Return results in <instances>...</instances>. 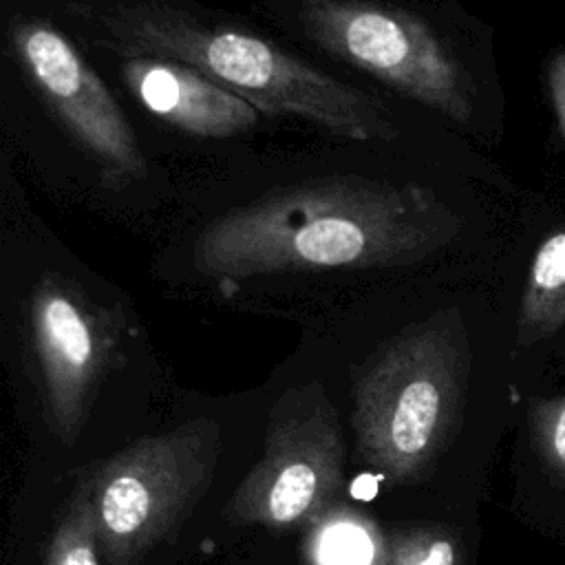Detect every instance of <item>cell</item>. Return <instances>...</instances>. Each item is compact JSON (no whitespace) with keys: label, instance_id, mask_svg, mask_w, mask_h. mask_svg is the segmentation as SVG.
Masks as SVG:
<instances>
[{"label":"cell","instance_id":"obj_4","mask_svg":"<svg viewBox=\"0 0 565 565\" xmlns=\"http://www.w3.org/2000/svg\"><path fill=\"white\" fill-rule=\"evenodd\" d=\"M278 22L404 99L468 124L477 86L455 44L406 0H267Z\"/></svg>","mask_w":565,"mask_h":565},{"label":"cell","instance_id":"obj_10","mask_svg":"<svg viewBox=\"0 0 565 565\" xmlns=\"http://www.w3.org/2000/svg\"><path fill=\"white\" fill-rule=\"evenodd\" d=\"M516 342L527 347L565 327V230L550 234L534 252L519 305Z\"/></svg>","mask_w":565,"mask_h":565},{"label":"cell","instance_id":"obj_14","mask_svg":"<svg viewBox=\"0 0 565 565\" xmlns=\"http://www.w3.org/2000/svg\"><path fill=\"white\" fill-rule=\"evenodd\" d=\"M369 530L349 519H333L316 534V561L320 565H369L373 558Z\"/></svg>","mask_w":565,"mask_h":565},{"label":"cell","instance_id":"obj_7","mask_svg":"<svg viewBox=\"0 0 565 565\" xmlns=\"http://www.w3.org/2000/svg\"><path fill=\"white\" fill-rule=\"evenodd\" d=\"M22 309L51 430L73 444L90 397L117 351L121 313L95 291V276L62 249L18 258Z\"/></svg>","mask_w":565,"mask_h":565},{"label":"cell","instance_id":"obj_11","mask_svg":"<svg viewBox=\"0 0 565 565\" xmlns=\"http://www.w3.org/2000/svg\"><path fill=\"white\" fill-rule=\"evenodd\" d=\"M99 556L97 519L88 486L82 481L51 536L46 565H102Z\"/></svg>","mask_w":565,"mask_h":565},{"label":"cell","instance_id":"obj_1","mask_svg":"<svg viewBox=\"0 0 565 565\" xmlns=\"http://www.w3.org/2000/svg\"><path fill=\"white\" fill-rule=\"evenodd\" d=\"M459 234V216L415 179L320 172L216 210L185 241L192 271L223 291L263 278L397 271Z\"/></svg>","mask_w":565,"mask_h":565},{"label":"cell","instance_id":"obj_3","mask_svg":"<svg viewBox=\"0 0 565 565\" xmlns=\"http://www.w3.org/2000/svg\"><path fill=\"white\" fill-rule=\"evenodd\" d=\"M468 347L457 320L417 324L382 347L353 382L360 459L393 486L428 477L463 402Z\"/></svg>","mask_w":565,"mask_h":565},{"label":"cell","instance_id":"obj_6","mask_svg":"<svg viewBox=\"0 0 565 565\" xmlns=\"http://www.w3.org/2000/svg\"><path fill=\"white\" fill-rule=\"evenodd\" d=\"M218 450V424L196 417L108 457L86 479L104 565H141L174 534L207 490Z\"/></svg>","mask_w":565,"mask_h":565},{"label":"cell","instance_id":"obj_15","mask_svg":"<svg viewBox=\"0 0 565 565\" xmlns=\"http://www.w3.org/2000/svg\"><path fill=\"white\" fill-rule=\"evenodd\" d=\"M547 88L558 130L565 139V51L554 53L547 62Z\"/></svg>","mask_w":565,"mask_h":565},{"label":"cell","instance_id":"obj_5","mask_svg":"<svg viewBox=\"0 0 565 565\" xmlns=\"http://www.w3.org/2000/svg\"><path fill=\"white\" fill-rule=\"evenodd\" d=\"M4 40L18 79L95 177V185L113 192L146 185L152 166L137 132L71 33L53 18L18 9L7 13Z\"/></svg>","mask_w":565,"mask_h":565},{"label":"cell","instance_id":"obj_2","mask_svg":"<svg viewBox=\"0 0 565 565\" xmlns=\"http://www.w3.org/2000/svg\"><path fill=\"white\" fill-rule=\"evenodd\" d=\"M51 7V18L86 49L183 62L267 115H294L358 143L388 148L408 141L399 113L382 99L181 0H53Z\"/></svg>","mask_w":565,"mask_h":565},{"label":"cell","instance_id":"obj_13","mask_svg":"<svg viewBox=\"0 0 565 565\" xmlns=\"http://www.w3.org/2000/svg\"><path fill=\"white\" fill-rule=\"evenodd\" d=\"M388 565H459V545L441 527H419L395 539Z\"/></svg>","mask_w":565,"mask_h":565},{"label":"cell","instance_id":"obj_12","mask_svg":"<svg viewBox=\"0 0 565 565\" xmlns=\"http://www.w3.org/2000/svg\"><path fill=\"white\" fill-rule=\"evenodd\" d=\"M530 435L543 463L565 479V395L532 402Z\"/></svg>","mask_w":565,"mask_h":565},{"label":"cell","instance_id":"obj_9","mask_svg":"<svg viewBox=\"0 0 565 565\" xmlns=\"http://www.w3.org/2000/svg\"><path fill=\"white\" fill-rule=\"evenodd\" d=\"M97 51L110 60L115 75L146 113L190 137L212 141L247 137L265 115L183 62L132 51Z\"/></svg>","mask_w":565,"mask_h":565},{"label":"cell","instance_id":"obj_8","mask_svg":"<svg viewBox=\"0 0 565 565\" xmlns=\"http://www.w3.org/2000/svg\"><path fill=\"white\" fill-rule=\"evenodd\" d=\"M344 477V439L331 402L318 391L278 411L258 463L221 510L232 525L291 530L329 512Z\"/></svg>","mask_w":565,"mask_h":565}]
</instances>
